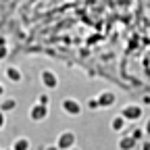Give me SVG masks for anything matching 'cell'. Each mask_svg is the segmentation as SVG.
<instances>
[{
    "label": "cell",
    "instance_id": "8992f818",
    "mask_svg": "<svg viewBox=\"0 0 150 150\" xmlns=\"http://www.w3.org/2000/svg\"><path fill=\"white\" fill-rule=\"evenodd\" d=\"M98 102H100V106H112L115 104V94L112 92H102L98 96Z\"/></svg>",
    "mask_w": 150,
    "mask_h": 150
},
{
    "label": "cell",
    "instance_id": "3957f363",
    "mask_svg": "<svg viewBox=\"0 0 150 150\" xmlns=\"http://www.w3.org/2000/svg\"><path fill=\"white\" fill-rule=\"evenodd\" d=\"M40 81H42V86L48 88V90H54L56 86H59V77H56L52 71H42V73H40Z\"/></svg>",
    "mask_w": 150,
    "mask_h": 150
},
{
    "label": "cell",
    "instance_id": "7c38bea8",
    "mask_svg": "<svg viewBox=\"0 0 150 150\" xmlns=\"http://www.w3.org/2000/svg\"><path fill=\"white\" fill-rule=\"evenodd\" d=\"M38 102H40V104H48V102H50V96H48V94H44V92H42L40 96H38Z\"/></svg>",
    "mask_w": 150,
    "mask_h": 150
},
{
    "label": "cell",
    "instance_id": "9a60e30c",
    "mask_svg": "<svg viewBox=\"0 0 150 150\" xmlns=\"http://www.w3.org/2000/svg\"><path fill=\"white\" fill-rule=\"evenodd\" d=\"M4 115H6V112H4V110H0V129L4 127Z\"/></svg>",
    "mask_w": 150,
    "mask_h": 150
},
{
    "label": "cell",
    "instance_id": "8fae6325",
    "mask_svg": "<svg viewBox=\"0 0 150 150\" xmlns=\"http://www.w3.org/2000/svg\"><path fill=\"white\" fill-rule=\"evenodd\" d=\"M13 150H29V140L27 138H19L13 144Z\"/></svg>",
    "mask_w": 150,
    "mask_h": 150
},
{
    "label": "cell",
    "instance_id": "ac0fdd59",
    "mask_svg": "<svg viewBox=\"0 0 150 150\" xmlns=\"http://www.w3.org/2000/svg\"><path fill=\"white\" fill-rule=\"evenodd\" d=\"M142 150H150V142H144V148Z\"/></svg>",
    "mask_w": 150,
    "mask_h": 150
},
{
    "label": "cell",
    "instance_id": "5b68a950",
    "mask_svg": "<svg viewBox=\"0 0 150 150\" xmlns=\"http://www.w3.org/2000/svg\"><path fill=\"white\" fill-rule=\"evenodd\" d=\"M121 115H123L125 119H129V121H136V119H140V117H142V108H140V106H136V104H129V106H125V108H123Z\"/></svg>",
    "mask_w": 150,
    "mask_h": 150
},
{
    "label": "cell",
    "instance_id": "44dd1931",
    "mask_svg": "<svg viewBox=\"0 0 150 150\" xmlns=\"http://www.w3.org/2000/svg\"><path fill=\"white\" fill-rule=\"evenodd\" d=\"M71 150H75V148H71Z\"/></svg>",
    "mask_w": 150,
    "mask_h": 150
},
{
    "label": "cell",
    "instance_id": "ba28073f",
    "mask_svg": "<svg viewBox=\"0 0 150 150\" xmlns=\"http://www.w3.org/2000/svg\"><path fill=\"white\" fill-rule=\"evenodd\" d=\"M134 146H136V138L134 136H125V138L119 140V148L121 150H131Z\"/></svg>",
    "mask_w": 150,
    "mask_h": 150
},
{
    "label": "cell",
    "instance_id": "6da1fadb",
    "mask_svg": "<svg viewBox=\"0 0 150 150\" xmlns=\"http://www.w3.org/2000/svg\"><path fill=\"white\" fill-rule=\"evenodd\" d=\"M29 117H31V121H44L46 117H48V104H33L31 106V110H29Z\"/></svg>",
    "mask_w": 150,
    "mask_h": 150
},
{
    "label": "cell",
    "instance_id": "5bb4252c",
    "mask_svg": "<svg viewBox=\"0 0 150 150\" xmlns=\"http://www.w3.org/2000/svg\"><path fill=\"white\" fill-rule=\"evenodd\" d=\"M142 134H144L142 129H134V134H131V136H134L136 140H140V138H142Z\"/></svg>",
    "mask_w": 150,
    "mask_h": 150
},
{
    "label": "cell",
    "instance_id": "2e32d148",
    "mask_svg": "<svg viewBox=\"0 0 150 150\" xmlns=\"http://www.w3.org/2000/svg\"><path fill=\"white\" fill-rule=\"evenodd\" d=\"M4 56H6V48L0 44V59H4Z\"/></svg>",
    "mask_w": 150,
    "mask_h": 150
},
{
    "label": "cell",
    "instance_id": "9c48e42d",
    "mask_svg": "<svg viewBox=\"0 0 150 150\" xmlns=\"http://www.w3.org/2000/svg\"><path fill=\"white\" fill-rule=\"evenodd\" d=\"M110 127H112V131H121V129L125 127V117H123V115L115 117V119H112V123H110Z\"/></svg>",
    "mask_w": 150,
    "mask_h": 150
},
{
    "label": "cell",
    "instance_id": "d6986e66",
    "mask_svg": "<svg viewBox=\"0 0 150 150\" xmlns=\"http://www.w3.org/2000/svg\"><path fill=\"white\" fill-rule=\"evenodd\" d=\"M146 134H150V119H148V123H146Z\"/></svg>",
    "mask_w": 150,
    "mask_h": 150
},
{
    "label": "cell",
    "instance_id": "277c9868",
    "mask_svg": "<svg viewBox=\"0 0 150 150\" xmlns=\"http://www.w3.org/2000/svg\"><path fill=\"white\" fill-rule=\"evenodd\" d=\"M63 108H65V112H67V115H71V117H77L79 112H81V106H79V102H77V100H73V98H67V100H63Z\"/></svg>",
    "mask_w": 150,
    "mask_h": 150
},
{
    "label": "cell",
    "instance_id": "52a82bcc",
    "mask_svg": "<svg viewBox=\"0 0 150 150\" xmlns=\"http://www.w3.org/2000/svg\"><path fill=\"white\" fill-rule=\"evenodd\" d=\"M21 77H23V75H21V71H19L17 67H8V69H6V79H8V81L19 83V81H21Z\"/></svg>",
    "mask_w": 150,
    "mask_h": 150
},
{
    "label": "cell",
    "instance_id": "4fadbf2b",
    "mask_svg": "<svg viewBox=\"0 0 150 150\" xmlns=\"http://www.w3.org/2000/svg\"><path fill=\"white\" fill-rule=\"evenodd\" d=\"M88 106H90V108H98V106H100L98 98H90V100H88Z\"/></svg>",
    "mask_w": 150,
    "mask_h": 150
},
{
    "label": "cell",
    "instance_id": "7a4b0ae2",
    "mask_svg": "<svg viewBox=\"0 0 150 150\" xmlns=\"http://www.w3.org/2000/svg\"><path fill=\"white\" fill-rule=\"evenodd\" d=\"M73 142H75V134H73V131H65V134L59 136L56 146H59L61 150H71L73 148Z\"/></svg>",
    "mask_w": 150,
    "mask_h": 150
},
{
    "label": "cell",
    "instance_id": "ffe728a7",
    "mask_svg": "<svg viewBox=\"0 0 150 150\" xmlns=\"http://www.w3.org/2000/svg\"><path fill=\"white\" fill-rule=\"evenodd\" d=\"M2 94H4V86H2V83H0V96H2Z\"/></svg>",
    "mask_w": 150,
    "mask_h": 150
},
{
    "label": "cell",
    "instance_id": "30bf717a",
    "mask_svg": "<svg viewBox=\"0 0 150 150\" xmlns=\"http://www.w3.org/2000/svg\"><path fill=\"white\" fill-rule=\"evenodd\" d=\"M15 106H17V102H15L13 98H6V100H2V102H0V110H4V112L15 110Z\"/></svg>",
    "mask_w": 150,
    "mask_h": 150
},
{
    "label": "cell",
    "instance_id": "e0dca14e",
    "mask_svg": "<svg viewBox=\"0 0 150 150\" xmlns=\"http://www.w3.org/2000/svg\"><path fill=\"white\" fill-rule=\"evenodd\" d=\"M44 150H61V148H59V146H56V144H54V146H46Z\"/></svg>",
    "mask_w": 150,
    "mask_h": 150
}]
</instances>
